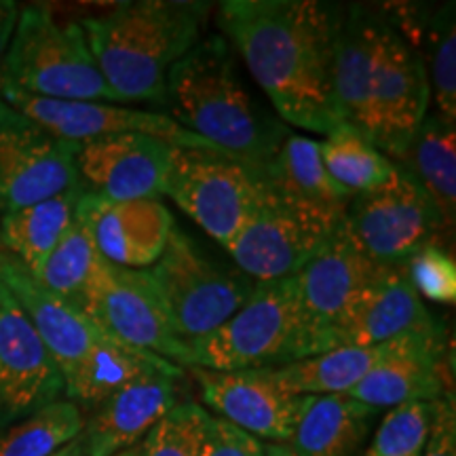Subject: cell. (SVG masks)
Segmentation results:
<instances>
[{
	"mask_svg": "<svg viewBox=\"0 0 456 456\" xmlns=\"http://www.w3.org/2000/svg\"><path fill=\"white\" fill-rule=\"evenodd\" d=\"M218 24L281 123L323 138L345 125L332 83L334 3L224 0Z\"/></svg>",
	"mask_w": 456,
	"mask_h": 456,
	"instance_id": "6da1fadb",
	"label": "cell"
},
{
	"mask_svg": "<svg viewBox=\"0 0 456 456\" xmlns=\"http://www.w3.org/2000/svg\"><path fill=\"white\" fill-rule=\"evenodd\" d=\"M212 4L125 0L78 21L118 104L167 106L171 68L203 38Z\"/></svg>",
	"mask_w": 456,
	"mask_h": 456,
	"instance_id": "7a4b0ae2",
	"label": "cell"
},
{
	"mask_svg": "<svg viewBox=\"0 0 456 456\" xmlns=\"http://www.w3.org/2000/svg\"><path fill=\"white\" fill-rule=\"evenodd\" d=\"M167 106L180 127L222 155L265 169L292 131L245 87L235 49L222 34H208L171 68Z\"/></svg>",
	"mask_w": 456,
	"mask_h": 456,
	"instance_id": "3957f363",
	"label": "cell"
},
{
	"mask_svg": "<svg viewBox=\"0 0 456 456\" xmlns=\"http://www.w3.org/2000/svg\"><path fill=\"white\" fill-rule=\"evenodd\" d=\"M0 87L38 98L118 104L102 78L81 24H61L45 4L20 7L0 61Z\"/></svg>",
	"mask_w": 456,
	"mask_h": 456,
	"instance_id": "277c9868",
	"label": "cell"
},
{
	"mask_svg": "<svg viewBox=\"0 0 456 456\" xmlns=\"http://www.w3.org/2000/svg\"><path fill=\"white\" fill-rule=\"evenodd\" d=\"M298 362L296 275L256 281L254 292L212 334L186 345V368L214 372L277 368Z\"/></svg>",
	"mask_w": 456,
	"mask_h": 456,
	"instance_id": "5b68a950",
	"label": "cell"
},
{
	"mask_svg": "<svg viewBox=\"0 0 456 456\" xmlns=\"http://www.w3.org/2000/svg\"><path fill=\"white\" fill-rule=\"evenodd\" d=\"M174 334L188 342L212 334L245 305L254 279L212 258L191 235L174 226L165 252L148 269Z\"/></svg>",
	"mask_w": 456,
	"mask_h": 456,
	"instance_id": "8992f818",
	"label": "cell"
},
{
	"mask_svg": "<svg viewBox=\"0 0 456 456\" xmlns=\"http://www.w3.org/2000/svg\"><path fill=\"white\" fill-rule=\"evenodd\" d=\"M265 195V171L214 151H175L165 197L222 248L248 224Z\"/></svg>",
	"mask_w": 456,
	"mask_h": 456,
	"instance_id": "52a82bcc",
	"label": "cell"
},
{
	"mask_svg": "<svg viewBox=\"0 0 456 456\" xmlns=\"http://www.w3.org/2000/svg\"><path fill=\"white\" fill-rule=\"evenodd\" d=\"M340 228L359 252L383 266H406L446 231L431 199L397 165L387 184L351 199Z\"/></svg>",
	"mask_w": 456,
	"mask_h": 456,
	"instance_id": "ba28073f",
	"label": "cell"
},
{
	"mask_svg": "<svg viewBox=\"0 0 456 456\" xmlns=\"http://www.w3.org/2000/svg\"><path fill=\"white\" fill-rule=\"evenodd\" d=\"M77 309L110 338L186 368V345L174 334L148 269H121L104 260Z\"/></svg>",
	"mask_w": 456,
	"mask_h": 456,
	"instance_id": "9c48e42d",
	"label": "cell"
},
{
	"mask_svg": "<svg viewBox=\"0 0 456 456\" xmlns=\"http://www.w3.org/2000/svg\"><path fill=\"white\" fill-rule=\"evenodd\" d=\"M336 228L338 222L277 195L265 178L258 209L224 249L249 279L275 281L294 277L326 245Z\"/></svg>",
	"mask_w": 456,
	"mask_h": 456,
	"instance_id": "30bf717a",
	"label": "cell"
},
{
	"mask_svg": "<svg viewBox=\"0 0 456 456\" xmlns=\"http://www.w3.org/2000/svg\"><path fill=\"white\" fill-rule=\"evenodd\" d=\"M395 266H383L359 252L340 224L319 252L296 273L298 292V359L326 353L330 328L363 289Z\"/></svg>",
	"mask_w": 456,
	"mask_h": 456,
	"instance_id": "8fae6325",
	"label": "cell"
},
{
	"mask_svg": "<svg viewBox=\"0 0 456 456\" xmlns=\"http://www.w3.org/2000/svg\"><path fill=\"white\" fill-rule=\"evenodd\" d=\"M70 144L0 98V212L28 208L81 184Z\"/></svg>",
	"mask_w": 456,
	"mask_h": 456,
	"instance_id": "7c38bea8",
	"label": "cell"
},
{
	"mask_svg": "<svg viewBox=\"0 0 456 456\" xmlns=\"http://www.w3.org/2000/svg\"><path fill=\"white\" fill-rule=\"evenodd\" d=\"M429 106L431 91L423 61L385 13L370 91V144L397 161L429 114Z\"/></svg>",
	"mask_w": 456,
	"mask_h": 456,
	"instance_id": "4fadbf2b",
	"label": "cell"
},
{
	"mask_svg": "<svg viewBox=\"0 0 456 456\" xmlns=\"http://www.w3.org/2000/svg\"><path fill=\"white\" fill-rule=\"evenodd\" d=\"M0 98L37 121L51 135L70 144L81 146L85 142L117 134H144L184 151L220 152L209 142L180 127L169 114L163 112L135 110L131 106L110 104V102L38 98L11 87H0Z\"/></svg>",
	"mask_w": 456,
	"mask_h": 456,
	"instance_id": "5bb4252c",
	"label": "cell"
},
{
	"mask_svg": "<svg viewBox=\"0 0 456 456\" xmlns=\"http://www.w3.org/2000/svg\"><path fill=\"white\" fill-rule=\"evenodd\" d=\"M64 399V379L30 319L0 283V427Z\"/></svg>",
	"mask_w": 456,
	"mask_h": 456,
	"instance_id": "9a60e30c",
	"label": "cell"
},
{
	"mask_svg": "<svg viewBox=\"0 0 456 456\" xmlns=\"http://www.w3.org/2000/svg\"><path fill=\"white\" fill-rule=\"evenodd\" d=\"M178 148L144 134H117L78 146L85 191L112 201L161 199Z\"/></svg>",
	"mask_w": 456,
	"mask_h": 456,
	"instance_id": "2e32d148",
	"label": "cell"
},
{
	"mask_svg": "<svg viewBox=\"0 0 456 456\" xmlns=\"http://www.w3.org/2000/svg\"><path fill=\"white\" fill-rule=\"evenodd\" d=\"M446 330L440 322L391 340V349L349 395L370 408H397L450 395Z\"/></svg>",
	"mask_w": 456,
	"mask_h": 456,
	"instance_id": "e0dca14e",
	"label": "cell"
},
{
	"mask_svg": "<svg viewBox=\"0 0 456 456\" xmlns=\"http://www.w3.org/2000/svg\"><path fill=\"white\" fill-rule=\"evenodd\" d=\"M77 218L89 231L102 258L131 271L155 266L175 226L161 199L112 201L85 188Z\"/></svg>",
	"mask_w": 456,
	"mask_h": 456,
	"instance_id": "ac0fdd59",
	"label": "cell"
},
{
	"mask_svg": "<svg viewBox=\"0 0 456 456\" xmlns=\"http://www.w3.org/2000/svg\"><path fill=\"white\" fill-rule=\"evenodd\" d=\"M209 410L256 440L289 444L298 420L302 397L281 389L269 368L214 372L191 368Z\"/></svg>",
	"mask_w": 456,
	"mask_h": 456,
	"instance_id": "d6986e66",
	"label": "cell"
},
{
	"mask_svg": "<svg viewBox=\"0 0 456 456\" xmlns=\"http://www.w3.org/2000/svg\"><path fill=\"white\" fill-rule=\"evenodd\" d=\"M0 283L9 289L20 309L30 319L43 345L66 379L94 346L110 338L77 306L49 292L13 256L0 249Z\"/></svg>",
	"mask_w": 456,
	"mask_h": 456,
	"instance_id": "ffe728a7",
	"label": "cell"
},
{
	"mask_svg": "<svg viewBox=\"0 0 456 456\" xmlns=\"http://www.w3.org/2000/svg\"><path fill=\"white\" fill-rule=\"evenodd\" d=\"M437 319L427 311L408 281L406 266H395L370 285L330 328L326 351L340 346H376L397 336L429 328Z\"/></svg>",
	"mask_w": 456,
	"mask_h": 456,
	"instance_id": "44dd1931",
	"label": "cell"
},
{
	"mask_svg": "<svg viewBox=\"0 0 456 456\" xmlns=\"http://www.w3.org/2000/svg\"><path fill=\"white\" fill-rule=\"evenodd\" d=\"M175 376L152 374L104 399L77 437L87 456H117L140 446L159 420L178 406Z\"/></svg>",
	"mask_w": 456,
	"mask_h": 456,
	"instance_id": "7402d4cb",
	"label": "cell"
},
{
	"mask_svg": "<svg viewBox=\"0 0 456 456\" xmlns=\"http://www.w3.org/2000/svg\"><path fill=\"white\" fill-rule=\"evenodd\" d=\"M391 26L423 61L436 112L456 118L454 3H383Z\"/></svg>",
	"mask_w": 456,
	"mask_h": 456,
	"instance_id": "603a6c76",
	"label": "cell"
},
{
	"mask_svg": "<svg viewBox=\"0 0 456 456\" xmlns=\"http://www.w3.org/2000/svg\"><path fill=\"white\" fill-rule=\"evenodd\" d=\"M376 414L351 395L302 397L289 448L296 456H362Z\"/></svg>",
	"mask_w": 456,
	"mask_h": 456,
	"instance_id": "cb8c5ba5",
	"label": "cell"
},
{
	"mask_svg": "<svg viewBox=\"0 0 456 456\" xmlns=\"http://www.w3.org/2000/svg\"><path fill=\"white\" fill-rule=\"evenodd\" d=\"M265 178L277 195L305 205L338 224L355 197L330 178L319 152V140L298 134L285 138L275 159L265 167Z\"/></svg>",
	"mask_w": 456,
	"mask_h": 456,
	"instance_id": "d4e9b609",
	"label": "cell"
},
{
	"mask_svg": "<svg viewBox=\"0 0 456 456\" xmlns=\"http://www.w3.org/2000/svg\"><path fill=\"white\" fill-rule=\"evenodd\" d=\"M152 374H169L182 379L184 368L167 359L123 342L106 338L89 351V355L64 379V397L78 408H98L112 393Z\"/></svg>",
	"mask_w": 456,
	"mask_h": 456,
	"instance_id": "484cf974",
	"label": "cell"
},
{
	"mask_svg": "<svg viewBox=\"0 0 456 456\" xmlns=\"http://www.w3.org/2000/svg\"><path fill=\"white\" fill-rule=\"evenodd\" d=\"M425 195L436 205L446 231L456 218V129L437 112H429L410 142L408 151L397 161Z\"/></svg>",
	"mask_w": 456,
	"mask_h": 456,
	"instance_id": "4316f807",
	"label": "cell"
},
{
	"mask_svg": "<svg viewBox=\"0 0 456 456\" xmlns=\"http://www.w3.org/2000/svg\"><path fill=\"white\" fill-rule=\"evenodd\" d=\"M83 184L70 188L28 208L11 209L0 216V248L13 256L30 273H37L57 241L77 218V203Z\"/></svg>",
	"mask_w": 456,
	"mask_h": 456,
	"instance_id": "83f0119b",
	"label": "cell"
},
{
	"mask_svg": "<svg viewBox=\"0 0 456 456\" xmlns=\"http://www.w3.org/2000/svg\"><path fill=\"white\" fill-rule=\"evenodd\" d=\"M389 349L391 340L376 346H340L269 368V372L273 380L292 395H349Z\"/></svg>",
	"mask_w": 456,
	"mask_h": 456,
	"instance_id": "f1b7e54d",
	"label": "cell"
},
{
	"mask_svg": "<svg viewBox=\"0 0 456 456\" xmlns=\"http://www.w3.org/2000/svg\"><path fill=\"white\" fill-rule=\"evenodd\" d=\"M319 152L330 178L351 195L376 191L395 174V163L346 125L319 142Z\"/></svg>",
	"mask_w": 456,
	"mask_h": 456,
	"instance_id": "f546056e",
	"label": "cell"
},
{
	"mask_svg": "<svg viewBox=\"0 0 456 456\" xmlns=\"http://www.w3.org/2000/svg\"><path fill=\"white\" fill-rule=\"evenodd\" d=\"M83 410L70 399H57L15 423L0 427V456H53L81 436Z\"/></svg>",
	"mask_w": 456,
	"mask_h": 456,
	"instance_id": "4dcf8cb0",
	"label": "cell"
},
{
	"mask_svg": "<svg viewBox=\"0 0 456 456\" xmlns=\"http://www.w3.org/2000/svg\"><path fill=\"white\" fill-rule=\"evenodd\" d=\"M102 262L104 258L95 248L89 231L81 220L74 218L64 237L57 241L55 248L51 249L43 265L32 275L49 292L78 306L91 281L98 275Z\"/></svg>",
	"mask_w": 456,
	"mask_h": 456,
	"instance_id": "1f68e13d",
	"label": "cell"
},
{
	"mask_svg": "<svg viewBox=\"0 0 456 456\" xmlns=\"http://www.w3.org/2000/svg\"><path fill=\"white\" fill-rule=\"evenodd\" d=\"M431 419L433 402H410L391 408L363 456H420L429 437Z\"/></svg>",
	"mask_w": 456,
	"mask_h": 456,
	"instance_id": "d6a6232c",
	"label": "cell"
},
{
	"mask_svg": "<svg viewBox=\"0 0 456 456\" xmlns=\"http://www.w3.org/2000/svg\"><path fill=\"white\" fill-rule=\"evenodd\" d=\"M209 412L195 402L171 408L140 444L142 456H201Z\"/></svg>",
	"mask_w": 456,
	"mask_h": 456,
	"instance_id": "836d02e7",
	"label": "cell"
},
{
	"mask_svg": "<svg viewBox=\"0 0 456 456\" xmlns=\"http://www.w3.org/2000/svg\"><path fill=\"white\" fill-rule=\"evenodd\" d=\"M406 275L420 300L446 306L456 302V265L444 245L431 243L419 249L406 262Z\"/></svg>",
	"mask_w": 456,
	"mask_h": 456,
	"instance_id": "e575fe53",
	"label": "cell"
},
{
	"mask_svg": "<svg viewBox=\"0 0 456 456\" xmlns=\"http://www.w3.org/2000/svg\"><path fill=\"white\" fill-rule=\"evenodd\" d=\"M265 442L209 414L201 456H265Z\"/></svg>",
	"mask_w": 456,
	"mask_h": 456,
	"instance_id": "d590c367",
	"label": "cell"
},
{
	"mask_svg": "<svg viewBox=\"0 0 456 456\" xmlns=\"http://www.w3.org/2000/svg\"><path fill=\"white\" fill-rule=\"evenodd\" d=\"M420 456H456V412L452 393L433 402V419Z\"/></svg>",
	"mask_w": 456,
	"mask_h": 456,
	"instance_id": "8d00e7d4",
	"label": "cell"
},
{
	"mask_svg": "<svg viewBox=\"0 0 456 456\" xmlns=\"http://www.w3.org/2000/svg\"><path fill=\"white\" fill-rule=\"evenodd\" d=\"M17 13H20V4L13 0H0V61L7 53L11 37H13Z\"/></svg>",
	"mask_w": 456,
	"mask_h": 456,
	"instance_id": "74e56055",
	"label": "cell"
},
{
	"mask_svg": "<svg viewBox=\"0 0 456 456\" xmlns=\"http://www.w3.org/2000/svg\"><path fill=\"white\" fill-rule=\"evenodd\" d=\"M53 456H87V454H85V450L81 448V444H78V440H72L70 444H68V446L61 448L60 452H55ZM117 456H142V450H140V446H135V448L127 450V452H121V454H117Z\"/></svg>",
	"mask_w": 456,
	"mask_h": 456,
	"instance_id": "f35d334b",
	"label": "cell"
},
{
	"mask_svg": "<svg viewBox=\"0 0 456 456\" xmlns=\"http://www.w3.org/2000/svg\"><path fill=\"white\" fill-rule=\"evenodd\" d=\"M265 456H296L289 444H266Z\"/></svg>",
	"mask_w": 456,
	"mask_h": 456,
	"instance_id": "ab89813d",
	"label": "cell"
}]
</instances>
